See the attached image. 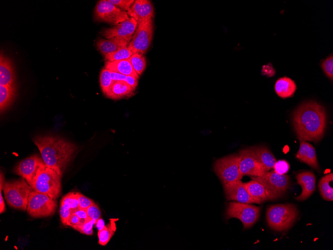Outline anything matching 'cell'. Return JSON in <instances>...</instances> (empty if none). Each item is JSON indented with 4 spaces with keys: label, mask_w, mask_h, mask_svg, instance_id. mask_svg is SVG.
I'll return each instance as SVG.
<instances>
[{
    "label": "cell",
    "mask_w": 333,
    "mask_h": 250,
    "mask_svg": "<svg viewBox=\"0 0 333 250\" xmlns=\"http://www.w3.org/2000/svg\"><path fill=\"white\" fill-rule=\"evenodd\" d=\"M61 178L55 170L45 164L38 171L31 187L33 191L55 200L61 191Z\"/></svg>",
    "instance_id": "obj_4"
},
{
    "label": "cell",
    "mask_w": 333,
    "mask_h": 250,
    "mask_svg": "<svg viewBox=\"0 0 333 250\" xmlns=\"http://www.w3.org/2000/svg\"><path fill=\"white\" fill-rule=\"evenodd\" d=\"M116 230L115 220L111 219L110 223L105 225L102 230L98 231V243L102 246L107 245L114 235Z\"/></svg>",
    "instance_id": "obj_28"
},
{
    "label": "cell",
    "mask_w": 333,
    "mask_h": 250,
    "mask_svg": "<svg viewBox=\"0 0 333 250\" xmlns=\"http://www.w3.org/2000/svg\"><path fill=\"white\" fill-rule=\"evenodd\" d=\"M260 212V207L251 204L230 202L227 205L225 218L227 220L231 218L239 219L245 230L252 227L258 221Z\"/></svg>",
    "instance_id": "obj_6"
},
{
    "label": "cell",
    "mask_w": 333,
    "mask_h": 250,
    "mask_svg": "<svg viewBox=\"0 0 333 250\" xmlns=\"http://www.w3.org/2000/svg\"><path fill=\"white\" fill-rule=\"evenodd\" d=\"M138 28L128 47L133 54H144L148 50L152 42L154 25L152 18L138 23Z\"/></svg>",
    "instance_id": "obj_10"
},
{
    "label": "cell",
    "mask_w": 333,
    "mask_h": 250,
    "mask_svg": "<svg viewBox=\"0 0 333 250\" xmlns=\"http://www.w3.org/2000/svg\"><path fill=\"white\" fill-rule=\"evenodd\" d=\"M321 65L326 75L332 81L333 78V55H331L326 58L323 61Z\"/></svg>",
    "instance_id": "obj_35"
},
{
    "label": "cell",
    "mask_w": 333,
    "mask_h": 250,
    "mask_svg": "<svg viewBox=\"0 0 333 250\" xmlns=\"http://www.w3.org/2000/svg\"><path fill=\"white\" fill-rule=\"evenodd\" d=\"M33 141L38 148L44 164L62 177L74 158L78 147L62 138L52 136H38Z\"/></svg>",
    "instance_id": "obj_2"
},
{
    "label": "cell",
    "mask_w": 333,
    "mask_h": 250,
    "mask_svg": "<svg viewBox=\"0 0 333 250\" xmlns=\"http://www.w3.org/2000/svg\"><path fill=\"white\" fill-rule=\"evenodd\" d=\"M333 181L332 173L324 176L319 181L318 186L320 193L323 199L326 201H333Z\"/></svg>",
    "instance_id": "obj_26"
},
{
    "label": "cell",
    "mask_w": 333,
    "mask_h": 250,
    "mask_svg": "<svg viewBox=\"0 0 333 250\" xmlns=\"http://www.w3.org/2000/svg\"><path fill=\"white\" fill-rule=\"evenodd\" d=\"M133 55V53L128 46L122 48L116 51L105 55L106 61H114L120 60L128 59Z\"/></svg>",
    "instance_id": "obj_30"
},
{
    "label": "cell",
    "mask_w": 333,
    "mask_h": 250,
    "mask_svg": "<svg viewBox=\"0 0 333 250\" xmlns=\"http://www.w3.org/2000/svg\"><path fill=\"white\" fill-rule=\"evenodd\" d=\"M327 121L325 108L315 101L302 103L293 114L294 130L300 141H320L324 135Z\"/></svg>",
    "instance_id": "obj_1"
},
{
    "label": "cell",
    "mask_w": 333,
    "mask_h": 250,
    "mask_svg": "<svg viewBox=\"0 0 333 250\" xmlns=\"http://www.w3.org/2000/svg\"><path fill=\"white\" fill-rule=\"evenodd\" d=\"M44 165L42 159L37 155H33L19 162L14 168L13 172L25 179L32 187L38 171Z\"/></svg>",
    "instance_id": "obj_12"
},
{
    "label": "cell",
    "mask_w": 333,
    "mask_h": 250,
    "mask_svg": "<svg viewBox=\"0 0 333 250\" xmlns=\"http://www.w3.org/2000/svg\"><path fill=\"white\" fill-rule=\"evenodd\" d=\"M105 67L111 71L139 78V76L133 67L130 59L106 61Z\"/></svg>",
    "instance_id": "obj_24"
},
{
    "label": "cell",
    "mask_w": 333,
    "mask_h": 250,
    "mask_svg": "<svg viewBox=\"0 0 333 250\" xmlns=\"http://www.w3.org/2000/svg\"><path fill=\"white\" fill-rule=\"evenodd\" d=\"M133 68L138 74L141 75L146 67V61L145 56L142 54L135 53L129 58Z\"/></svg>",
    "instance_id": "obj_31"
},
{
    "label": "cell",
    "mask_w": 333,
    "mask_h": 250,
    "mask_svg": "<svg viewBox=\"0 0 333 250\" xmlns=\"http://www.w3.org/2000/svg\"><path fill=\"white\" fill-rule=\"evenodd\" d=\"M5 211V204L4 202V200L3 199L2 196V193H1V190L0 191V214L4 213Z\"/></svg>",
    "instance_id": "obj_45"
},
{
    "label": "cell",
    "mask_w": 333,
    "mask_h": 250,
    "mask_svg": "<svg viewBox=\"0 0 333 250\" xmlns=\"http://www.w3.org/2000/svg\"><path fill=\"white\" fill-rule=\"evenodd\" d=\"M96 220L89 218L85 223L81 225H78L73 228L79 232L87 235L93 234V227L96 223Z\"/></svg>",
    "instance_id": "obj_34"
},
{
    "label": "cell",
    "mask_w": 333,
    "mask_h": 250,
    "mask_svg": "<svg viewBox=\"0 0 333 250\" xmlns=\"http://www.w3.org/2000/svg\"><path fill=\"white\" fill-rule=\"evenodd\" d=\"M138 25L137 21L129 17L125 21L110 28L104 29L101 34L107 39L118 37L130 43Z\"/></svg>",
    "instance_id": "obj_14"
},
{
    "label": "cell",
    "mask_w": 333,
    "mask_h": 250,
    "mask_svg": "<svg viewBox=\"0 0 333 250\" xmlns=\"http://www.w3.org/2000/svg\"><path fill=\"white\" fill-rule=\"evenodd\" d=\"M94 17L96 20L114 25L129 18L126 11L116 6L110 0H101L97 2L94 10Z\"/></svg>",
    "instance_id": "obj_11"
},
{
    "label": "cell",
    "mask_w": 333,
    "mask_h": 250,
    "mask_svg": "<svg viewBox=\"0 0 333 250\" xmlns=\"http://www.w3.org/2000/svg\"><path fill=\"white\" fill-rule=\"evenodd\" d=\"M65 208L70 209L74 213L80 209L77 193H69L65 195L60 201V206Z\"/></svg>",
    "instance_id": "obj_29"
},
{
    "label": "cell",
    "mask_w": 333,
    "mask_h": 250,
    "mask_svg": "<svg viewBox=\"0 0 333 250\" xmlns=\"http://www.w3.org/2000/svg\"><path fill=\"white\" fill-rule=\"evenodd\" d=\"M129 43L124 39L115 37L111 38L99 39L96 43L97 49L104 56L128 46Z\"/></svg>",
    "instance_id": "obj_19"
},
{
    "label": "cell",
    "mask_w": 333,
    "mask_h": 250,
    "mask_svg": "<svg viewBox=\"0 0 333 250\" xmlns=\"http://www.w3.org/2000/svg\"><path fill=\"white\" fill-rule=\"evenodd\" d=\"M239 156V171L242 177L247 175L251 177H261L267 171L252 155L249 148L240 150Z\"/></svg>",
    "instance_id": "obj_13"
},
{
    "label": "cell",
    "mask_w": 333,
    "mask_h": 250,
    "mask_svg": "<svg viewBox=\"0 0 333 250\" xmlns=\"http://www.w3.org/2000/svg\"><path fill=\"white\" fill-rule=\"evenodd\" d=\"M297 183L302 188L300 195L295 198L298 201H303L310 197L316 190V177L311 171H303L296 176Z\"/></svg>",
    "instance_id": "obj_16"
},
{
    "label": "cell",
    "mask_w": 333,
    "mask_h": 250,
    "mask_svg": "<svg viewBox=\"0 0 333 250\" xmlns=\"http://www.w3.org/2000/svg\"><path fill=\"white\" fill-rule=\"evenodd\" d=\"M14 72L10 60L0 53V85H14Z\"/></svg>",
    "instance_id": "obj_22"
},
{
    "label": "cell",
    "mask_w": 333,
    "mask_h": 250,
    "mask_svg": "<svg viewBox=\"0 0 333 250\" xmlns=\"http://www.w3.org/2000/svg\"><path fill=\"white\" fill-rule=\"evenodd\" d=\"M15 94V85H0V110L3 111L11 103Z\"/></svg>",
    "instance_id": "obj_27"
},
{
    "label": "cell",
    "mask_w": 333,
    "mask_h": 250,
    "mask_svg": "<svg viewBox=\"0 0 333 250\" xmlns=\"http://www.w3.org/2000/svg\"><path fill=\"white\" fill-rule=\"evenodd\" d=\"M213 170L222 185L241 180L242 178L239 171V156L233 154L217 160Z\"/></svg>",
    "instance_id": "obj_7"
},
{
    "label": "cell",
    "mask_w": 333,
    "mask_h": 250,
    "mask_svg": "<svg viewBox=\"0 0 333 250\" xmlns=\"http://www.w3.org/2000/svg\"><path fill=\"white\" fill-rule=\"evenodd\" d=\"M290 168L289 163L285 160L276 161L273 167V171L281 175L286 174L288 173Z\"/></svg>",
    "instance_id": "obj_36"
},
{
    "label": "cell",
    "mask_w": 333,
    "mask_h": 250,
    "mask_svg": "<svg viewBox=\"0 0 333 250\" xmlns=\"http://www.w3.org/2000/svg\"><path fill=\"white\" fill-rule=\"evenodd\" d=\"M134 90L127 82L117 81L113 83L105 96L111 99H119L131 96Z\"/></svg>",
    "instance_id": "obj_23"
},
{
    "label": "cell",
    "mask_w": 333,
    "mask_h": 250,
    "mask_svg": "<svg viewBox=\"0 0 333 250\" xmlns=\"http://www.w3.org/2000/svg\"><path fill=\"white\" fill-rule=\"evenodd\" d=\"M243 185L251 197L257 204H260L267 201H271L270 197L264 185L260 182L251 179Z\"/></svg>",
    "instance_id": "obj_21"
},
{
    "label": "cell",
    "mask_w": 333,
    "mask_h": 250,
    "mask_svg": "<svg viewBox=\"0 0 333 250\" xmlns=\"http://www.w3.org/2000/svg\"><path fill=\"white\" fill-rule=\"evenodd\" d=\"M297 86L295 81L288 77H283L278 79L275 84L276 93L282 98L292 96Z\"/></svg>",
    "instance_id": "obj_25"
},
{
    "label": "cell",
    "mask_w": 333,
    "mask_h": 250,
    "mask_svg": "<svg viewBox=\"0 0 333 250\" xmlns=\"http://www.w3.org/2000/svg\"><path fill=\"white\" fill-rule=\"evenodd\" d=\"M2 190L8 205L15 209L25 211L32 187L24 179L5 182Z\"/></svg>",
    "instance_id": "obj_5"
},
{
    "label": "cell",
    "mask_w": 333,
    "mask_h": 250,
    "mask_svg": "<svg viewBox=\"0 0 333 250\" xmlns=\"http://www.w3.org/2000/svg\"><path fill=\"white\" fill-rule=\"evenodd\" d=\"M77 193L79 203V207L80 209L85 210L88 207L94 203V202L91 199L80 193Z\"/></svg>",
    "instance_id": "obj_39"
},
{
    "label": "cell",
    "mask_w": 333,
    "mask_h": 250,
    "mask_svg": "<svg viewBox=\"0 0 333 250\" xmlns=\"http://www.w3.org/2000/svg\"><path fill=\"white\" fill-rule=\"evenodd\" d=\"M298 215V209L294 204H277L267 208L266 218L267 224L271 229L281 232L291 228Z\"/></svg>",
    "instance_id": "obj_3"
},
{
    "label": "cell",
    "mask_w": 333,
    "mask_h": 250,
    "mask_svg": "<svg viewBox=\"0 0 333 250\" xmlns=\"http://www.w3.org/2000/svg\"><path fill=\"white\" fill-rule=\"evenodd\" d=\"M56 206L55 200L46 194L33 190L29 195L26 211L32 217H45L52 215Z\"/></svg>",
    "instance_id": "obj_9"
},
{
    "label": "cell",
    "mask_w": 333,
    "mask_h": 250,
    "mask_svg": "<svg viewBox=\"0 0 333 250\" xmlns=\"http://www.w3.org/2000/svg\"><path fill=\"white\" fill-rule=\"evenodd\" d=\"M226 199L228 201L247 204H257L251 197L241 180L223 185Z\"/></svg>",
    "instance_id": "obj_15"
},
{
    "label": "cell",
    "mask_w": 333,
    "mask_h": 250,
    "mask_svg": "<svg viewBox=\"0 0 333 250\" xmlns=\"http://www.w3.org/2000/svg\"><path fill=\"white\" fill-rule=\"evenodd\" d=\"M128 15L135 19L137 23L154 16V10L153 4L150 0H136L130 9L127 12Z\"/></svg>",
    "instance_id": "obj_17"
},
{
    "label": "cell",
    "mask_w": 333,
    "mask_h": 250,
    "mask_svg": "<svg viewBox=\"0 0 333 250\" xmlns=\"http://www.w3.org/2000/svg\"><path fill=\"white\" fill-rule=\"evenodd\" d=\"M262 72L263 74H266L268 76H272L275 74V70L273 68L271 64L269 63L263 65Z\"/></svg>",
    "instance_id": "obj_42"
},
{
    "label": "cell",
    "mask_w": 333,
    "mask_h": 250,
    "mask_svg": "<svg viewBox=\"0 0 333 250\" xmlns=\"http://www.w3.org/2000/svg\"><path fill=\"white\" fill-rule=\"evenodd\" d=\"M80 218L74 213H72L70 216L66 226H70L72 228L79 225Z\"/></svg>",
    "instance_id": "obj_41"
},
{
    "label": "cell",
    "mask_w": 333,
    "mask_h": 250,
    "mask_svg": "<svg viewBox=\"0 0 333 250\" xmlns=\"http://www.w3.org/2000/svg\"><path fill=\"white\" fill-rule=\"evenodd\" d=\"M113 82L111 71L105 67L103 68L100 72V83L102 92L105 95L108 92Z\"/></svg>",
    "instance_id": "obj_32"
},
{
    "label": "cell",
    "mask_w": 333,
    "mask_h": 250,
    "mask_svg": "<svg viewBox=\"0 0 333 250\" xmlns=\"http://www.w3.org/2000/svg\"><path fill=\"white\" fill-rule=\"evenodd\" d=\"M95 224L98 231L102 230L105 226L104 221L101 218L96 220Z\"/></svg>",
    "instance_id": "obj_44"
},
{
    "label": "cell",
    "mask_w": 333,
    "mask_h": 250,
    "mask_svg": "<svg viewBox=\"0 0 333 250\" xmlns=\"http://www.w3.org/2000/svg\"><path fill=\"white\" fill-rule=\"evenodd\" d=\"M59 211L61 221L63 225L66 226V224L68 221L70 216L73 213L72 210L66 209L61 206H60Z\"/></svg>",
    "instance_id": "obj_40"
},
{
    "label": "cell",
    "mask_w": 333,
    "mask_h": 250,
    "mask_svg": "<svg viewBox=\"0 0 333 250\" xmlns=\"http://www.w3.org/2000/svg\"><path fill=\"white\" fill-rule=\"evenodd\" d=\"M296 158L317 171H320L315 148L309 143L300 141V147L296 154Z\"/></svg>",
    "instance_id": "obj_18"
},
{
    "label": "cell",
    "mask_w": 333,
    "mask_h": 250,
    "mask_svg": "<svg viewBox=\"0 0 333 250\" xmlns=\"http://www.w3.org/2000/svg\"><path fill=\"white\" fill-rule=\"evenodd\" d=\"M111 74L114 82L117 81H124L128 83L134 90L138 85V78L136 77L132 76L125 75L112 71H111Z\"/></svg>",
    "instance_id": "obj_33"
},
{
    "label": "cell",
    "mask_w": 333,
    "mask_h": 250,
    "mask_svg": "<svg viewBox=\"0 0 333 250\" xmlns=\"http://www.w3.org/2000/svg\"><path fill=\"white\" fill-rule=\"evenodd\" d=\"M110 1L116 6L127 11L130 9L133 4L134 0H110Z\"/></svg>",
    "instance_id": "obj_38"
},
{
    "label": "cell",
    "mask_w": 333,
    "mask_h": 250,
    "mask_svg": "<svg viewBox=\"0 0 333 250\" xmlns=\"http://www.w3.org/2000/svg\"><path fill=\"white\" fill-rule=\"evenodd\" d=\"M251 179L264 185L271 201L282 197L289 189L291 183L289 176L279 174L273 170L271 172H266L261 177H251Z\"/></svg>",
    "instance_id": "obj_8"
},
{
    "label": "cell",
    "mask_w": 333,
    "mask_h": 250,
    "mask_svg": "<svg viewBox=\"0 0 333 250\" xmlns=\"http://www.w3.org/2000/svg\"><path fill=\"white\" fill-rule=\"evenodd\" d=\"M73 213L76 215L80 219H87L89 218L85 210L81 209H79L75 211Z\"/></svg>",
    "instance_id": "obj_43"
},
{
    "label": "cell",
    "mask_w": 333,
    "mask_h": 250,
    "mask_svg": "<svg viewBox=\"0 0 333 250\" xmlns=\"http://www.w3.org/2000/svg\"><path fill=\"white\" fill-rule=\"evenodd\" d=\"M85 210L88 216L92 219L96 221L101 218V212L98 206L95 204V203L88 207Z\"/></svg>",
    "instance_id": "obj_37"
},
{
    "label": "cell",
    "mask_w": 333,
    "mask_h": 250,
    "mask_svg": "<svg viewBox=\"0 0 333 250\" xmlns=\"http://www.w3.org/2000/svg\"><path fill=\"white\" fill-rule=\"evenodd\" d=\"M249 148L252 155L265 167L267 171L273 169L276 160L267 147L259 146Z\"/></svg>",
    "instance_id": "obj_20"
}]
</instances>
